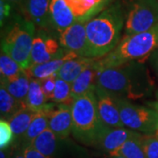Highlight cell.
<instances>
[{
  "label": "cell",
  "mask_w": 158,
  "mask_h": 158,
  "mask_svg": "<svg viewBox=\"0 0 158 158\" xmlns=\"http://www.w3.org/2000/svg\"><path fill=\"white\" fill-rule=\"evenodd\" d=\"M97 85L118 98L137 99L151 92L153 81L142 62H131L115 68L101 69Z\"/></svg>",
  "instance_id": "6da1fadb"
},
{
  "label": "cell",
  "mask_w": 158,
  "mask_h": 158,
  "mask_svg": "<svg viewBox=\"0 0 158 158\" xmlns=\"http://www.w3.org/2000/svg\"><path fill=\"white\" fill-rule=\"evenodd\" d=\"M124 25V14L119 5L101 11L85 24L88 58L101 59L118 45Z\"/></svg>",
  "instance_id": "7a4b0ae2"
},
{
  "label": "cell",
  "mask_w": 158,
  "mask_h": 158,
  "mask_svg": "<svg viewBox=\"0 0 158 158\" xmlns=\"http://www.w3.org/2000/svg\"><path fill=\"white\" fill-rule=\"evenodd\" d=\"M158 48V24L139 34L126 35L116 48L98 59L101 69L115 68L131 62H141Z\"/></svg>",
  "instance_id": "3957f363"
},
{
  "label": "cell",
  "mask_w": 158,
  "mask_h": 158,
  "mask_svg": "<svg viewBox=\"0 0 158 158\" xmlns=\"http://www.w3.org/2000/svg\"><path fill=\"white\" fill-rule=\"evenodd\" d=\"M72 135L86 146L95 147L106 125L102 122L94 90L75 99L71 104Z\"/></svg>",
  "instance_id": "277c9868"
},
{
  "label": "cell",
  "mask_w": 158,
  "mask_h": 158,
  "mask_svg": "<svg viewBox=\"0 0 158 158\" xmlns=\"http://www.w3.org/2000/svg\"><path fill=\"white\" fill-rule=\"evenodd\" d=\"M34 39V24L19 18L7 31L1 42L2 50L23 69L31 66V52Z\"/></svg>",
  "instance_id": "5b68a950"
},
{
  "label": "cell",
  "mask_w": 158,
  "mask_h": 158,
  "mask_svg": "<svg viewBox=\"0 0 158 158\" xmlns=\"http://www.w3.org/2000/svg\"><path fill=\"white\" fill-rule=\"evenodd\" d=\"M118 107L124 127L144 135H156L158 130V112L156 109L135 105L118 98Z\"/></svg>",
  "instance_id": "8992f818"
},
{
  "label": "cell",
  "mask_w": 158,
  "mask_h": 158,
  "mask_svg": "<svg viewBox=\"0 0 158 158\" xmlns=\"http://www.w3.org/2000/svg\"><path fill=\"white\" fill-rule=\"evenodd\" d=\"M158 24V0H135L125 24L126 34H139Z\"/></svg>",
  "instance_id": "52a82bcc"
},
{
  "label": "cell",
  "mask_w": 158,
  "mask_h": 158,
  "mask_svg": "<svg viewBox=\"0 0 158 158\" xmlns=\"http://www.w3.org/2000/svg\"><path fill=\"white\" fill-rule=\"evenodd\" d=\"M94 92L96 95L98 110L102 122L110 127H125L119 113V98L98 85L94 89Z\"/></svg>",
  "instance_id": "ba28073f"
},
{
  "label": "cell",
  "mask_w": 158,
  "mask_h": 158,
  "mask_svg": "<svg viewBox=\"0 0 158 158\" xmlns=\"http://www.w3.org/2000/svg\"><path fill=\"white\" fill-rule=\"evenodd\" d=\"M86 22L76 21L60 34L59 41L66 50L73 52L78 56L88 58V41L85 29Z\"/></svg>",
  "instance_id": "9c48e42d"
},
{
  "label": "cell",
  "mask_w": 158,
  "mask_h": 158,
  "mask_svg": "<svg viewBox=\"0 0 158 158\" xmlns=\"http://www.w3.org/2000/svg\"><path fill=\"white\" fill-rule=\"evenodd\" d=\"M61 51L56 40L46 34L35 36L31 52V66L50 61L58 56Z\"/></svg>",
  "instance_id": "30bf717a"
},
{
  "label": "cell",
  "mask_w": 158,
  "mask_h": 158,
  "mask_svg": "<svg viewBox=\"0 0 158 158\" xmlns=\"http://www.w3.org/2000/svg\"><path fill=\"white\" fill-rule=\"evenodd\" d=\"M139 134L141 133L133 131L129 128H115L106 126L94 148L110 154L122 146L126 141L138 135Z\"/></svg>",
  "instance_id": "8fae6325"
},
{
  "label": "cell",
  "mask_w": 158,
  "mask_h": 158,
  "mask_svg": "<svg viewBox=\"0 0 158 158\" xmlns=\"http://www.w3.org/2000/svg\"><path fill=\"white\" fill-rule=\"evenodd\" d=\"M72 112L69 105H56L49 118L48 128L59 138L65 140L72 133Z\"/></svg>",
  "instance_id": "7c38bea8"
},
{
  "label": "cell",
  "mask_w": 158,
  "mask_h": 158,
  "mask_svg": "<svg viewBox=\"0 0 158 158\" xmlns=\"http://www.w3.org/2000/svg\"><path fill=\"white\" fill-rule=\"evenodd\" d=\"M77 57H78L77 54L62 48L59 56L56 58H54L45 63L33 65V66L29 67L28 69H27L26 71L27 72L31 79L41 80V79L46 78L51 75L58 72L59 69L62 68V65L67 61L77 58Z\"/></svg>",
  "instance_id": "4fadbf2b"
},
{
  "label": "cell",
  "mask_w": 158,
  "mask_h": 158,
  "mask_svg": "<svg viewBox=\"0 0 158 158\" xmlns=\"http://www.w3.org/2000/svg\"><path fill=\"white\" fill-rule=\"evenodd\" d=\"M51 0H26L21 7L25 19L40 27H47L50 22Z\"/></svg>",
  "instance_id": "5bb4252c"
},
{
  "label": "cell",
  "mask_w": 158,
  "mask_h": 158,
  "mask_svg": "<svg viewBox=\"0 0 158 158\" xmlns=\"http://www.w3.org/2000/svg\"><path fill=\"white\" fill-rule=\"evenodd\" d=\"M100 70L101 68L98 62L95 60L91 65L79 75L78 77L71 84V98L73 101L95 89Z\"/></svg>",
  "instance_id": "9a60e30c"
},
{
  "label": "cell",
  "mask_w": 158,
  "mask_h": 158,
  "mask_svg": "<svg viewBox=\"0 0 158 158\" xmlns=\"http://www.w3.org/2000/svg\"><path fill=\"white\" fill-rule=\"evenodd\" d=\"M109 0H66L77 21L87 22L104 11Z\"/></svg>",
  "instance_id": "2e32d148"
},
{
  "label": "cell",
  "mask_w": 158,
  "mask_h": 158,
  "mask_svg": "<svg viewBox=\"0 0 158 158\" xmlns=\"http://www.w3.org/2000/svg\"><path fill=\"white\" fill-rule=\"evenodd\" d=\"M56 104H46L44 107L37 112L33 118L28 129L21 140V146L30 145L38 136L48 128L49 118L56 108Z\"/></svg>",
  "instance_id": "e0dca14e"
},
{
  "label": "cell",
  "mask_w": 158,
  "mask_h": 158,
  "mask_svg": "<svg viewBox=\"0 0 158 158\" xmlns=\"http://www.w3.org/2000/svg\"><path fill=\"white\" fill-rule=\"evenodd\" d=\"M50 22L59 33L69 27L77 21L66 0H51Z\"/></svg>",
  "instance_id": "ac0fdd59"
},
{
  "label": "cell",
  "mask_w": 158,
  "mask_h": 158,
  "mask_svg": "<svg viewBox=\"0 0 158 158\" xmlns=\"http://www.w3.org/2000/svg\"><path fill=\"white\" fill-rule=\"evenodd\" d=\"M30 82L31 78L26 69H21L19 73L11 77L1 78V85L6 88L11 96L25 104L28 93Z\"/></svg>",
  "instance_id": "d6986e66"
},
{
  "label": "cell",
  "mask_w": 158,
  "mask_h": 158,
  "mask_svg": "<svg viewBox=\"0 0 158 158\" xmlns=\"http://www.w3.org/2000/svg\"><path fill=\"white\" fill-rule=\"evenodd\" d=\"M96 59L78 56L65 62L59 71L57 72L58 77L72 84L78 76L91 65Z\"/></svg>",
  "instance_id": "ffe728a7"
},
{
  "label": "cell",
  "mask_w": 158,
  "mask_h": 158,
  "mask_svg": "<svg viewBox=\"0 0 158 158\" xmlns=\"http://www.w3.org/2000/svg\"><path fill=\"white\" fill-rule=\"evenodd\" d=\"M62 140L59 139L53 131L47 128L30 145L46 156L53 158L56 156Z\"/></svg>",
  "instance_id": "44dd1931"
},
{
  "label": "cell",
  "mask_w": 158,
  "mask_h": 158,
  "mask_svg": "<svg viewBox=\"0 0 158 158\" xmlns=\"http://www.w3.org/2000/svg\"><path fill=\"white\" fill-rule=\"evenodd\" d=\"M36 113L37 112H34L26 107L15 113L11 118L8 119L14 134L15 141H21Z\"/></svg>",
  "instance_id": "7402d4cb"
},
{
  "label": "cell",
  "mask_w": 158,
  "mask_h": 158,
  "mask_svg": "<svg viewBox=\"0 0 158 158\" xmlns=\"http://www.w3.org/2000/svg\"><path fill=\"white\" fill-rule=\"evenodd\" d=\"M26 104L18 100L6 90L4 86L0 87V113L2 119H9L15 113L26 108Z\"/></svg>",
  "instance_id": "603a6c76"
},
{
  "label": "cell",
  "mask_w": 158,
  "mask_h": 158,
  "mask_svg": "<svg viewBox=\"0 0 158 158\" xmlns=\"http://www.w3.org/2000/svg\"><path fill=\"white\" fill-rule=\"evenodd\" d=\"M142 136L143 135L139 134L138 135L126 141L122 146H120L116 150L107 155L118 156L124 158H146L141 144Z\"/></svg>",
  "instance_id": "cb8c5ba5"
},
{
  "label": "cell",
  "mask_w": 158,
  "mask_h": 158,
  "mask_svg": "<svg viewBox=\"0 0 158 158\" xmlns=\"http://www.w3.org/2000/svg\"><path fill=\"white\" fill-rule=\"evenodd\" d=\"M47 99L42 90L40 80L31 79L27 97L26 99V106L34 112H39L44 107Z\"/></svg>",
  "instance_id": "d4e9b609"
},
{
  "label": "cell",
  "mask_w": 158,
  "mask_h": 158,
  "mask_svg": "<svg viewBox=\"0 0 158 158\" xmlns=\"http://www.w3.org/2000/svg\"><path fill=\"white\" fill-rule=\"evenodd\" d=\"M53 101L56 104L71 106L73 103L71 98V84L60 77H57Z\"/></svg>",
  "instance_id": "484cf974"
},
{
  "label": "cell",
  "mask_w": 158,
  "mask_h": 158,
  "mask_svg": "<svg viewBox=\"0 0 158 158\" xmlns=\"http://www.w3.org/2000/svg\"><path fill=\"white\" fill-rule=\"evenodd\" d=\"M23 69L16 61H14L10 56H8L6 52L1 51L0 56V74L1 78L11 77L18 73H19Z\"/></svg>",
  "instance_id": "4316f807"
},
{
  "label": "cell",
  "mask_w": 158,
  "mask_h": 158,
  "mask_svg": "<svg viewBox=\"0 0 158 158\" xmlns=\"http://www.w3.org/2000/svg\"><path fill=\"white\" fill-rule=\"evenodd\" d=\"M146 158H158V137L156 135H144L141 139Z\"/></svg>",
  "instance_id": "83f0119b"
},
{
  "label": "cell",
  "mask_w": 158,
  "mask_h": 158,
  "mask_svg": "<svg viewBox=\"0 0 158 158\" xmlns=\"http://www.w3.org/2000/svg\"><path fill=\"white\" fill-rule=\"evenodd\" d=\"M15 140L9 121L6 119L0 120V148L2 150L7 149Z\"/></svg>",
  "instance_id": "f1b7e54d"
},
{
  "label": "cell",
  "mask_w": 158,
  "mask_h": 158,
  "mask_svg": "<svg viewBox=\"0 0 158 158\" xmlns=\"http://www.w3.org/2000/svg\"><path fill=\"white\" fill-rule=\"evenodd\" d=\"M57 77H58V75H57L56 72V73L53 74V75H51V76L46 77V78L41 79V80H40V84H41L42 90H43V92H44V94H45L47 101H48V100H53Z\"/></svg>",
  "instance_id": "f546056e"
},
{
  "label": "cell",
  "mask_w": 158,
  "mask_h": 158,
  "mask_svg": "<svg viewBox=\"0 0 158 158\" xmlns=\"http://www.w3.org/2000/svg\"><path fill=\"white\" fill-rule=\"evenodd\" d=\"M20 148L22 150V153L25 158H50L44 156L43 154H41L35 148L33 147L32 145L21 146Z\"/></svg>",
  "instance_id": "4dcf8cb0"
},
{
  "label": "cell",
  "mask_w": 158,
  "mask_h": 158,
  "mask_svg": "<svg viewBox=\"0 0 158 158\" xmlns=\"http://www.w3.org/2000/svg\"><path fill=\"white\" fill-rule=\"evenodd\" d=\"M11 11V5L6 0H0V23L3 27L4 22L10 16Z\"/></svg>",
  "instance_id": "1f68e13d"
},
{
  "label": "cell",
  "mask_w": 158,
  "mask_h": 158,
  "mask_svg": "<svg viewBox=\"0 0 158 158\" xmlns=\"http://www.w3.org/2000/svg\"><path fill=\"white\" fill-rule=\"evenodd\" d=\"M151 56H151V62H152L154 69L156 70V73L158 76V48L153 53Z\"/></svg>",
  "instance_id": "d6a6232c"
},
{
  "label": "cell",
  "mask_w": 158,
  "mask_h": 158,
  "mask_svg": "<svg viewBox=\"0 0 158 158\" xmlns=\"http://www.w3.org/2000/svg\"><path fill=\"white\" fill-rule=\"evenodd\" d=\"M10 158H25L24 155H23L22 150L21 148L19 149H17L15 151L11 153V156H10Z\"/></svg>",
  "instance_id": "836d02e7"
},
{
  "label": "cell",
  "mask_w": 158,
  "mask_h": 158,
  "mask_svg": "<svg viewBox=\"0 0 158 158\" xmlns=\"http://www.w3.org/2000/svg\"><path fill=\"white\" fill-rule=\"evenodd\" d=\"M7 2H9L11 6H21L24 4V2L26 0H6Z\"/></svg>",
  "instance_id": "e575fe53"
},
{
  "label": "cell",
  "mask_w": 158,
  "mask_h": 158,
  "mask_svg": "<svg viewBox=\"0 0 158 158\" xmlns=\"http://www.w3.org/2000/svg\"><path fill=\"white\" fill-rule=\"evenodd\" d=\"M7 149H5V150H2L0 151V158H10V156H11V151L10 152H7L6 151Z\"/></svg>",
  "instance_id": "d590c367"
},
{
  "label": "cell",
  "mask_w": 158,
  "mask_h": 158,
  "mask_svg": "<svg viewBox=\"0 0 158 158\" xmlns=\"http://www.w3.org/2000/svg\"><path fill=\"white\" fill-rule=\"evenodd\" d=\"M150 106H151L152 107H154V109H156V110L158 112V101L151 103V104H150Z\"/></svg>",
  "instance_id": "8d00e7d4"
},
{
  "label": "cell",
  "mask_w": 158,
  "mask_h": 158,
  "mask_svg": "<svg viewBox=\"0 0 158 158\" xmlns=\"http://www.w3.org/2000/svg\"><path fill=\"white\" fill-rule=\"evenodd\" d=\"M104 158H124L121 156H111V155H107L106 156H105Z\"/></svg>",
  "instance_id": "74e56055"
},
{
  "label": "cell",
  "mask_w": 158,
  "mask_h": 158,
  "mask_svg": "<svg viewBox=\"0 0 158 158\" xmlns=\"http://www.w3.org/2000/svg\"><path fill=\"white\" fill-rule=\"evenodd\" d=\"M156 97H157V98H158V91H157V94H156Z\"/></svg>",
  "instance_id": "f35d334b"
}]
</instances>
